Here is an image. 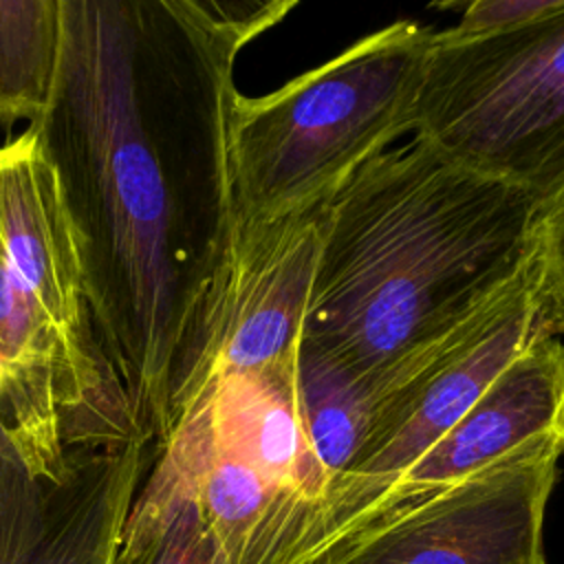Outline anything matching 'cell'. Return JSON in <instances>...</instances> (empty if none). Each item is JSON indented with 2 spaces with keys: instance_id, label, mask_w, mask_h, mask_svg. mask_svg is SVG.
Wrapping results in <instances>:
<instances>
[{
  "instance_id": "9c48e42d",
  "label": "cell",
  "mask_w": 564,
  "mask_h": 564,
  "mask_svg": "<svg viewBox=\"0 0 564 564\" xmlns=\"http://www.w3.org/2000/svg\"><path fill=\"white\" fill-rule=\"evenodd\" d=\"M0 256L77 368L130 403L93 333L75 229L37 123L0 145Z\"/></svg>"
},
{
  "instance_id": "52a82bcc",
  "label": "cell",
  "mask_w": 564,
  "mask_h": 564,
  "mask_svg": "<svg viewBox=\"0 0 564 564\" xmlns=\"http://www.w3.org/2000/svg\"><path fill=\"white\" fill-rule=\"evenodd\" d=\"M154 443L73 447L33 469L0 432V564H110Z\"/></svg>"
},
{
  "instance_id": "30bf717a",
  "label": "cell",
  "mask_w": 564,
  "mask_h": 564,
  "mask_svg": "<svg viewBox=\"0 0 564 564\" xmlns=\"http://www.w3.org/2000/svg\"><path fill=\"white\" fill-rule=\"evenodd\" d=\"M319 209L236 229L231 264L172 421L209 379L271 366L297 346L317 260Z\"/></svg>"
},
{
  "instance_id": "5bb4252c",
  "label": "cell",
  "mask_w": 564,
  "mask_h": 564,
  "mask_svg": "<svg viewBox=\"0 0 564 564\" xmlns=\"http://www.w3.org/2000/svg\"><path fill=\"white\" fill-rule=\"evenodd\" d=\"M110 564H227L194 507L148 471Z\"/></svg>"
},
{
  "instance_id": "ba28073f",
  "label": "cell",
  "mask_w": 564,
  "mask_h": 564,
  "mask_svg": "<svg viewBox=\"0 0 564 564\" xmlns=\"http://www.w3.org/2000/svg\"><path fill=\"white\" fill-rule=\"evenodd\" d=\"M148 474L194 507L227 564H313L324 553L326 507L271 478L187 410Z\"/></svg>"
},
{
  "instance_id": "6da1fadb",
  "label": "cell",
  "mask_w": 564,
  "mask_h": 564,
  "mask_svg": "<svg viewBox=\"0 0 564 564\" xmlns=\"http://www.w3.org/2000/svg\"><path fill=\"white\" fill-rule=\"evenodd\" d=\"M293 7L59 0V68L37 128L75 229L95 339L154 445L234 256V66Z\"/></svg>"
},
{
  "instance_id": "277c9868",
  "label": "cell",
  "mask_w": 564,
  "mask_h": 564,
  "mask_svg": "<svg viewBox=\"0 0 564 564\" xmlns=\"http://www.w3.org/2000/svg\"><path fill=\"white\" fill-rule=\"evenodd\" d=\"M412 132L540 205L564 187V4L529 24L434 31Z\"/></svg>"
},
{
  "instance_id": "8992f818",
  "label": "cell",
  "mask_w": 564,
  "mask_h": 564,
  "mask_svg": "<svg viewBox=\"0 0 564 564\" xmlns=\"http://www.w3.org/2000/svg\"><path fill=\"white\" fill-rule=\"evenodd\" d=\"M560 458L549 445L520 452L377 516L313 564H546Z\"/></svg>"
},
{
  "instance_id": "7a4b0ae2",
  "label": "cell",
  "mask_w": 564,
  "mask_h": 564,
  "mask_svg": "<svg viewBox=\"0 0 564 564\" xmlns=\"http://www.w3.org/2000/svg\"><path fill=\"white\" fill-rule=\"evenodd\" d=\"M540 203L421 139L361 165L319 209L302 339L375 397L535 262Z\"/></svg>"
},
{
  "instance_id": "7c38bea8",
  "label": "cell",
  "mask_w": 564,
  "mask_h": 564,
  "mask_svg": "<svg viewBox=\"0 0 564 564\" xmlns=\"http://www.w3.org/2000/svg\"><path fill=\"white\" fill-rule=\"evenodd\" d=\"M289 372L300 421L335 489L359 452L372 397L302 337L289 355Z\"/></svg>"
},
{
  "instance_id": "9a60e30c",
  "label": "cell",
  "mask_w": 564,
  "mask_h": 564,
  "mask_svg": "<svg viewBox=\"0 0 564 564\" xmlns=\"http://www.w3.org/2000/svg\"><path fill=\"white\" fill-rule=\"evenodd\" d=\"M535 269L546 317L553 330L564 335V187L540 205Z\"/></svg>"
},
{
  "instance_id": "8fae6325",
  "label": "cell",
  "mask_w": 564,
  "mask_h": 564,
  "mask_svg": "<svg viewBox=\"0 0 564 564\" xmlns=\"http://www.w3.org/2000/svg\"><path fill=\"white\" fill-rule=\"evenodd\" d=\"M540 445L564 456V339L553 330L502 368L460 421L388 487L364 524Z\"/></svg>"
},
{
  "instance_id": "2e32d148",
  "label": "cell",
  "mask_w": 564,
  "mask_h": 564,
  "mask_svg": "<svg viewBox=\"0 0 564 564\" xmlns=\"http://www.w3.org/2000/svg\"><path fill=\"white\" fill-rule=\"evenodd\" d=\"M564 0H476L465 4L456 33L476 35L491 31H507L529 24L560 9Z\"/></svg>"
},
{
  "instance_id": "3957f363",
  "label": "cell",
  "mask_w": 564,
  "mask_h": 564,
  "mask_svg": "<svg viewBox=\"0 0 564 564\" xmlns=\"http://www.w3.org/2000/svg\"><path fill=\"white\" fill-rule=\"evenodd\" d=\"M432 35L401 20L273 93H238L229 126L236 229L322 207L412 130Z\"/></svg>"
},
{
  "instance_id": "4fadbf2b",
  "label": "cell",
  "mask_w": 564,
  "mask_h": 564,
  "mask_svg": "<svg viewBox=\"0 0 564 564\" xmlns=\"http://www.w3.org/2000/svg\"><path fill=\"white\" fill-rule=\"evenodd\" d=\"M59 55V0H0V123L42 119Z\"/></svg>"
},
{
  "instance_id": "5b68a950",
  "label": "cell",
  "mask_w": 564,
  "mask_h": 564,
  "mask_svg": "<svg viewBox=\"0 0 564 564\" xmlns=\"http://www.w3.org/2000/svg\"><path fill=\"white\" fill-rule=\"evenodd\" d=\"M544 330L553 326L533 262L507 291L416 357L375 397L359 452L328 500L324 553L364 527L388 487Z\"/></svg>"
}]
</instances>
